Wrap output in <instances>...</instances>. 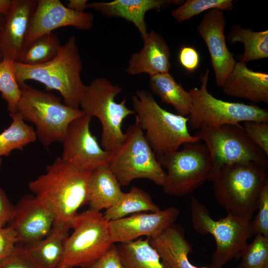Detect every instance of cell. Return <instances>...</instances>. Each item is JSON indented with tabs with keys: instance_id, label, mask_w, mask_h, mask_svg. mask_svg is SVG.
<instances>
[{
	"instance_id": "cell-1",
	"label": "cell",
	"mask_w": 268,
	"mask_h": 268,
	"mask_svg": "<svg viewBox=\"0 0 268 268\" xmlns=\"http://www.w3.org/2000/svg\"><path fill=\"white\" fill-rule=\"evenodd\" d=\"M46 173L29 184L35 198L54 214L55 221L70 226L78 209L87 203L88 185L92 172L57 158Z\"/></svg>"
},
{
	"instance_id": "cell-2",
	"label": "cell",
	"mask_w": 268,
	"mask_h": 268,
	"mask_svg": "<svg viewBox=\"0 0 268 268\" xmlns=\"http://www.w3.org/2000/svg\"><path fill=\"white\" fill-rule=\"evenodd\" d=\"M14 67L19 85L29 80L40 82L47 90L59 91L65 104L78 109L86 85L80 76L82 63L75 36L69 37L49 62L37 66L14 62Z\"/></svg>"
},
{
	"instance_id": "cell-3",
	"label": "cell",
	"mask_w": 268,
	"mask_h": 268,
	"mask_svg": "<svg viewBox=\"0 0 268 268\" xmlns=\"http://www.w3.org/2000/svg\"><path fill=\"white\" fill-rule=\"evenodd\" d=\"M211 182L216 201L228 213L253 218L268 182V167L255 162L224 165Z\"/></svg>"
},
{
	"instance_id": "cell-4",
	"label": "cell",
	"mask_w": 268,
	"mask_h": 268,
	"mask_svg": "<svg viewBox=\"0 0 268 268\" xmlns=\"http://www.w3.org/2000/svg\"><path fill=\"white\" fill-rule=\"evenodd\" d=\"M135 121L157 158L179 149L184 144L201 141L189 132L188 117L167 111L152 94L138 89L132 98Z\"/></svg>"
},
{
	"instance_id": "cell-5",
	"label": "cell",
	"mask_w": 268,
	"mask_h": 268,
	"mask_svg": "<svg viewBox=\"0 0 268 268\" xmlns=\"http://www.w3.org/2000/svg\"><path fill=\"white\" fill-rule=\"evenodd\" d=\"M19 86L21 95L17 112L25 121L35 125L37 138L45 147L63 142L70 124L85 115L81 110L62 103L59 97L50 93L26 83Z\"/></svg>"
},
{
	"instance_id": "cell-6",
	"label": "cell",
	"mask_w": 268,
	"mask_h": 268,
	"mask_svg": "<svg viewBox=\"0 0 268 268\" xmlns=\"http://www.w3.org/2000/svg\"><path fill=\"white\" fill-rule=\"evenodd\" d=\"M122 90L121 87L106 78H96L86 86L80 103L81 110L85 115L96 117L100 122L101 145L110 152L125 140L123 123L128 116L134 114L133 110L127 107L126 99L120 103L115 101Z\"/></svg>"
},
{
	"instance_id": "cell-7",
	"label": "cell",
	"mask_w": 268,
	"mask_h": 268,
	"mask_svg": "<svg viewBox=\"0 0 268 268\" xmlns=\"http://www.w3.org/2000/svg\"><path fill=\"white\" fill-rule=\"evenodd\" d=\"M191 216L194 229L202 235H212L216 248L210 265L214 268H221L234 258H239L240 253L253 235L252 217L232 213L218 220H213L207 208L196 198L190 201Z\"/></svg>"
},
{
	"instance_id": "cell-8",
	"label": "cell",
	"mask_w": 268,
	"mask_h": 268,
	"mask_svg": "<svg viewBox=\"0 0 268 268\" xmlns=\"http://www.w3.org/2000/svg\"><path fill=\"white\" fill-rule=\"evenodd\" d=\"M122 144L110 152L108 166L121 186L126 187L134 180L147 179L163 186L166 172L135 121L125 133Z\"/></svg>"
},
{
	"instance_id": "cell-9",
	"label": "cell",
	"mask_w": 268,
	"mask_h": 268,
	"mask_svg": "<svg viewBox=\"0 0 268 268\" xmlns=\"http://www.w3.org/2000/svg\"><path fill=\"white\" fill-rule=\"evenodd\" d=\"M70 227L73 231L67 239L59 268H91L114 244L109 221L99 211L88 209L77 213Z\"/></svg>"
},
{
	"instance_id": "cell-10",
	"label": "cell",
	"mask_w": 268,
	"mask_h": 268,
	"mask_svg": "<svg viewBox=\"0 0 268 268\" xmlns=\"http://www.w3.org/2000/svg\"><path fill=\"white\" fill-rule=\"evenodd\" d=\"M209 70L200 76V88L189 91L192 98L188 125L194 129L202 127H217L225 125L239 126L241 122H268V111L254 105L223 101L213 96L207 90Z\"/></svg>"
},
{
	"instance_id": "cell-11",
	"label": "cell",
	"mask_w": 268,
	"mask_h": 268,
	"mask_svg": "<svg viewBox=\"0 0 268 268\" xmlns=\"http://www.w3.org/2000/svg\"><path fill=\"white\" fill-rule=\"evenodd\" d=\"M183 148L157 157L166 168L163 190L168 195H189L208 181L212 168L210 153L200 141L184 144Z\"/></svg>"
},
{
	"instance_id": "cell-12",
	"label": "cell",
	"mask_w": 268,
	"mask_h": 268,
	"mask_svg": "<svg viewBox=\"0 0 268 268\" xmlns=\"http://www.w3.org/2000/svg\"><path fill=\"white\" fill-rule=\"evenodd\" d=\"M194 135L204 142L211 156L208 181L224 165L255 162L268 166V155L249 138L241 125L202 127Z\"/></svg>"
},
{
	"instance_id": "cell-13",
	"label": "cell",
	"mask_w": 268,
	"mask_h": 268,
	"mask_svg": "<svg viewBox=\"0 0 268 268\" xmlns=\"http://www.w3.org/2000/svg\"><path fill=\"white\" fill-rule=\"evenodd\" d=\"M92 117L85 115L69 125L61 158L80 169L92 172L108 165L110 152L99 145L90 130Z\"/></svg>"
},
{
	"instance_id": "cell-14",
	"label": "cell",
	"mask_w": 268,
	"mask_h": 268,
	"mask_svg": "<svg viewBox=\"0 0 268 268\" xmlns=\"http://www.w3.org/2000/svg\"><path fill=\"white\" fill-rule=\"evenodd\" d=\"M94 18L92 13L73 11L60 0H38L24 48L38 37L59 28L72 26L79 30H89L93 26Z\"/></svg>"
},
{
	"instance_id": "cell-15",
	"label": "cell",
	"mask_w": 268,
	"mask_h": 268,
	"mask_svg": "<svg viewBox=\"0 0 268 268\" xmlns=\"http://www.w3.org/2000/svg\"><path fill=\"white\" fill-rule=\"evenodd\" d=\"M225 25L223 11L212 9L204 14L197 29L208 49L216 83L220 87L236 63L226 45Z\"/></svg>"
},
{
	"instance_id": "cell-16",
	"label": "cell",
	"mask_w": 268,
	"mask_h": 268,
	"mask_svg": "<svg viewBox=\"0 0 268 268\" xmlns=\"http://www.w3.org/2000/svg\"><path fill=\"white\" fill-rule=\"evenodd\" d=\"M55 217L34 196L25 195L14 206L7 224L15 233L18 243L29 244L46 237L50 232Z\"/></svg>"
},
{
	"instance_id": "cell-17",
	"label": "cell",
	"mask_w": 268,
	"mask_h": 268,
	"mask_svg": "<svg viewBox=\"0 0 268 268\" xmlns=\"http://www.w3.org/2000/svg\"><path fill=\"white\" fill-rule=\"evenodd\" d=\"M179 214V209L171 206L156 212H138L109 221L112 241L126 242L143 236L155 237L174 224Z\"/></svg>"
},
{
	"instance_id": "cell-18",
	"label": "cell",
	"mask_w": 268,
	"mask_h": 268,
	"mask_svg": "<svg viewBox=\"0 0 268 268\" xmlns=\"http://www.w3.org/2000/svg\"><path fill=\"white\" fill-rule=\"evenodd\" d=\"M37 4L36 0H12L9 11L0 24L1 60L19 62Z\"/></svg>"
},
{
	"instance_id": "cell-19",
	"label": "cell",
	"mask_w": 268,
	"mask_h": 268,
	"mask_svg": "<svg viewBox=\"0 0 268 268\" xmlns=\"http://www.w3.org/2000/svg\"><path fill=\"white\" fill-rule=\"evenodd\" d=\"M142 40L143 46L139 52L131 56L126 72L132 75L145 73L150 77L169 73L172 67L171 53L163 37L151 30Z\"/></svg>"
},
{
	"instance_id": "cell-20",
	"label": "cell",
	"mask_w": 268,
	"mask_h": 268,
	"mask_svg": "<svg viewBox=\"0 0 268 268\" xmlns=\"http://www.w3.org/2000/svg\"><path fill=\"white\" fill-rule=\"evenodd\" d=\"M184 1L180 0H115L88 3L87 8L94 9L109 17H121L133 23L143 39L148 32L145 20V15L148 11L171 4L181 5Z\"/></svg>"
},
{
	"instance_id": "cell-21",
	"label": "cell",
	"mask_w": 268,
	"mask_h": 268,
	"mask_svg": "<svg viewBox=\"0 0 268 268\" xmlns=\"http://www.w3.org/2000/svg\"><path fill=\"white\" fill-rule=\"evenodd\" d=\"M224 94L254 103L268 104V74L236 62L221 87Z\"/></svg>"
},
{
	"instance_id": "cell-22",
	"label": "cell",
	"mask_w": 268,
	"mask_h": 268,
	"mask_svg": "<svg viewBox=\"0 0 268 268\" xmlns=\"http://www.w3.org/2000/svg\"><path fill=\"white\" fill-rule=\"evenodd\" d=\"M148 242L158 254L163 268H214L211 265L197 267L191 263L188 256L192 247L180 225L173 224L158 236L148 238Z\"/></svg>"
},
{
	"instance_id": "cell-23",
	"label": "cell",
	"mask_w": 268,
	"mask_h": 268,
	"mask_svg": "<svg viewBox=\"0 0 268 268\" xmlns=\"http://www.w3.org/2000/svg\"><path fill=\"white\" fill-rule=\"evenodd\" d=\"M70 226L54 221L49 234L34 243L23 245L43 268H59L64 255Z\"/></svg>"
},
{
	"instance_id": "cell-24",
	"label": "cell",
	"mask_w": 268,
	"mask_h": 268,
	"mask_svg": "<svg viewBox=\"0 0 268 268\" xmlns=\"http://www.w3.org/2000/svg\"><path fill=\"white\" fill-rule=\"evenodd\" d=\"M121 187L108 165L92 171L88 185L87 203L89 209L100 212L102 209L111 207L124 193Z\"/></svg>"
},
{
	"instance_id": "cell-25",
	"label": "cell",
	"mask_w": 268,
	"mask_h": 268,
	"mask_svg": "<svg viewBox=\"0 0 268 268\" xmlns=\"http://www.w3.org/2000/svg\"><path fill=\"white\" fill-rule=\"evenodd\" d=\"M149 86L151 92L163 102L172 105L177 114L184 117L189 115L192 104L191 95L170 73L151 77Z\"/></svg>"
},
{
	"instance_id": "cell-26",
	"label": "cell",
	"mask_w": 268,
	"mask_h": 268,
	"mask_svg": "<svg viewBox=\"0 0 268 268\" xmlns=\"http://www.w3.org/2000/svg\"><path fill=\"white\" fill-rule=\"evenodd\" d=\"M160 209L147 193L133 186L128 192L124 193L113 206L106 209L103 215L109 221L125 217L130 214L156 212Z\"/></svg>"
},
{
	"instance_id": "cell-27",
	"label": "cell",
	"mask_w": 268,
	"mask_h": 268,
	"mask_svg": "<svg viewBox=\"0 0 268 268\" xmlns=\"http://www.w3.org/2000/svg\"><path fill=\"white\" fill-rule=\"evenodd\" d=\"M117 248L125 268H163L158 254L149 243L148 237L120 243Z\"/></svg>"
},
{
	"instance_id": "cell-28",
	"label": "cell",
	"mask_w": 268,
	"mask_h": 268,
	"mask_svg": "<svg viewBox=\"0 0 268 268\" xmlns=\"http://www.w3.org/2000/svg\"><path fill=\"white\" fill-rule=\"evenodd\" d=\"M230 43L241 42L244 52L240 62L244 63L268 58V30L254 31L239 25L232 26L227 36Z\"/></svg>"
},
{
	"instance_id": "cell-29",
	"label": "cell",
	"mask_w": 268,
	"mask_h": 268,
	"mask_svg": "<svg viewBox=\"0 0 268 268\" xmlns=\"http://www.w3.org/2000/svg\"><path fill=\"white\" fill-rule=\"evenodd\" d=\"M12 121L10 125L0 134V168L1 156H8L13 150H23L25 146L37 140L33 128L26 124L21 114L9 113Z\"/></svg>"
},
{
	"instance_id": "cell-30",
	"label": "cell",
	"mask_w": 268,
	"mask_h": 268,
	"mask_svg": "<svg viewBox=\"0 0 268 268\" xmlns=\"http://www.w3.org/2000/svg\"><path fill=\"white\" fill-rule=\"evenodd\" d=\"M62 46L56 33H47L38 37L25 47L18 63L29 66L47 63L58 55Z\"/></svg>"
},
{
	"instance_id": "cell-31",
	"label": "cell",
	"mask_w": 268,
	"mask_h": 268,
	"mask_svg": "<svg viewBox=\"0 0 268 268\" xmlns=\"http://www.w3.org/2000/svg\"><path fill=\"white\" fill-rule=\"evenodd\" d=\"M0 92L7 103L9 113L17 112L21 91L15 76L14 62L12 60L2 59L0 62Z\"/></svg>"
},
{
	"instance_id": "cell-32",
	"label": "cell",
	"mask_w": 268,
	"mask_h": 268,
	"mask_svg": "<svg viewBox=\"0 0 268 268\" xmlns=\"http://www.w3.org/2000/svg\"><path fill=\"white\" fill-rule=\"evenodd\" d=\"M234 7L232 0H187L173 9L171 15L177 22H182L210 9L231 11Z\"/></svg>"
},
{
	"instance_id": "cell-33",
	"label": "cell",
	"mask_w": 268,
	"mask_h": 268,
	"mask_svg": "<svg viewBox=\"0 0 268 268\" xmlns=\"http://www.w3.org/2000/svg\"><path fill=\"white\" fill-rule=\"evenodd\" d=\"M241 258L237 268H264L268 266V237L255 235L250 244L246 243L242 249Z\"/></svg>"
},
{
	"instance_id": "cell-34",
	"label": "cell",
	"mask_w": 268,
	"mask_h": 268,
	"mask_svg": "<svg viewBox=\"0 0 268 268\" xmlns=\"http://www.w3.org/2000/svg\"><path fill=\"white\" fill-rule=\"evenodd\" d=\"M258 214L252 220L253 234L268 237V182L263 186L259 198Z\"/></svg>"
},
{
	"instance_id": "cell-35",
	"label": "cell",
	"mask_w": 268,
	"mask_h": 268,
	"mask_svg": "<svg viewBox=\"0 0 268 268\" xmlns=\"http://www.w3.org/2000/svg\"><path fill=\"white\" fill-rule=\"evenodd\" d=\"M0 268H43L23 246L16 245L14 251L0 262Z\"/></svg>"
},
{
	"instance_id": "cell-36",
	"label": "cell",
	"mask_w": 268,
	"mask_h": 268,
	"mask_svg": "<svg viewBox=\"0 0 268 268\" xmlns=\"http://www.w3.org/2000/svg\"><path fill=\"white\" fill-rule=\"evenodd\" d=\"M242 127L249 138L268 156V122L247 121Z\"/></svg>"
},
{
	"instance_id": "cell-37",
	"label": "cell",
	"mask_w": 268,
	"mask_h": 268,
	"mask_svg": "<svg viewBox=\"0 0 268 268\" xmlns=\"http://www.w3.org/2000/svg\"><path fill=\"white\" fill-rule=\"evenodd\" d=\"M17 244L15 233L10 227H0V262L14 251Z\"/></svg>"
},
{
	"instance_id": "cell-38",
	"label": "cell",
	"mask_w": 268,
	"mask_h": 268,
	"mask_svg": "<svg viewBox=\"0 0 268 268\" xmlns=\"http://www.w3.org/2000/svg\"><path fill=\"white\" fill-rule=\"evenodd\" d=\"M178 60L180 64L187 71H194L199 67L200 55L197 50L190 46H183L180 49Z\"/></svg>"
},
{
	"instance_id": "cell-39",
	"label": "cell",
	"mask_w": 268,
	"mask_h": 268,
	"mask_svg": "<svg viewBox=\"0 0 268 268\" xmlns=\"http://www.w3.org/2000/svg\"><path fill=\"white\" fill-rule=\"evenodd\" d=\"M91 268H125L121 262L117 246L114 244Z\"/></svg>"
},
{
	"instance_id": "cell-40",
	"label": "cell",
	"mask_w": 268,
	"mask_h": 268,
	"mask_svg": "<svg viewBox=\"0 0 268 268\" xmlns=\"http://www.w3.org/2000/svg\"><path fill=\"white\" fill-rule=\"evenodd\" d=\"M14 206L0 187V227H3L8 224L12 216Z\"/></svg>"
},
{
	"instance_id": "cell-41",
	"label": "cell",
	"mask_w": 268,
	"mask_h": 268,
	"mask_svg": "<svg viewBox=\"0 0 268 268\" xmlns=\"http://www.w3.org/2000/svg\"><path fill=\"white\" fill-rule=\"evenodd\" d=\"M88 1L87 0H69L67 6L76 12H84L87 8Z\"/></svg>"
},
{
	"instance_id": "cell-42",
	"label": "cell",
	"mask_w": 268,
	"mask_h": 268,
	"mask_svg": "<svg viewBox=\"0 0 268 268\" xmlns=\"http://www.w3.org/2000/svg\"><path fill=\"white\" fill-rule=\"evenodd\" d=\"M12 0H0V13L6 15L11 7Z\"/></svg>"
},
{
	"instance_id": "cell-43",
	"label": "cell",
	"mask_w": 268,
	"mask_h": 268,
	"mask_svg": "<svg viewBox=\"0 0 268 268\" xmlns=\"http://www.w3.org/2000/svg\"><path fill=\"white\" fill-rule=\"evenodd\" d=\"M5 14H1L0 13V24L2 22V21H3L4 18V16H5ZM1 59L0 57V62L1 61Z\"/></svg>"
},
{
	"instance_id": "cell-44",
	"label": "cell",
	"mask_w": 268,
	"mask_h": 268,
	"mask_svg": "<svg viewBox=\"0 0 268 268\" xmlns=\"http://www.w3.org/2000/svg\"><path fill=\"white\" fill-rule=\"evenodd\" d=\"M264 268H268V266H267V267H266Z\"/></svg>"
}]
</instances>
